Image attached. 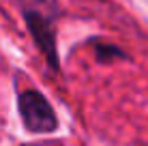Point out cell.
I'll use <instances>...</instances> for the list:
<instances>
[{
    "instance_id": "7a4b0ae2",
    "label": "cell",
    "mask_w": 148,
    "mask_h": 146,
    "mask_svg": "<svg viewBox=\"0 0 148 146\" xmlns=\"http://www.w3.org/2000/svg\"><path fill=\"white\" fill-rule=\"evenodd\" d=\"M26 22H28V28L32 32L34 41H37V45L41 47V52H43V56L56 69L58 67V54H56V37H54L52 22L37 11H26Z\"/></svg>"
},
{
    "instance_id": "3957f363",
    "label": "cell",
    "mask_w": 148,
    "mask_h": 146,
    "mask_svg": "<svg viewBox=\"0 0 148 146\" xmlns=\"http://www.w3.org/2000/svg\"><path fill=\"white\" fill-rule=\"evenodd\" d=\"M97 52L101 54V60H105V56H120V49L118 47H110V45H105V43H99Z\"/></svg>"
},
{
    "instance_id": "6da1fadb",
    "label": "cell",
    "mask_w": 148,
    "mask_h": 146,
    "mask_svg": "<svg viewBox=\"0 0 148 146\" xmlns=\"http://www.w3.org/2000/svg\"><path fill=\"white\" fill-rule=\"evenodd\" d=\"M19 116L24 120V127L32 133H49L58 127V118H56L52 105L47 99L37 90H26L19 95Z\"/></svg>"
}]
</instances>
